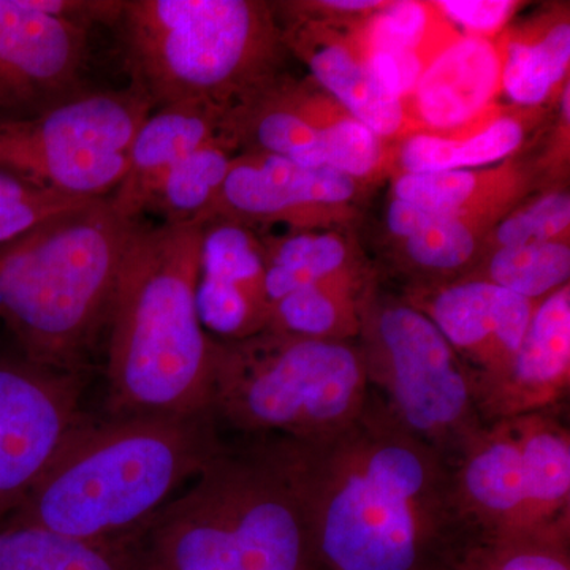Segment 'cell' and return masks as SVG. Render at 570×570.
<instances>
[{"label": "cell", "mask_w": 570, "mask_h": 570, "mask_svg": "<svg viewBox=\"0 0 570 570\" xmlns=\"http://www.w3.org/2000/svg\"><path fill=\"white\" fill-rule=\"evenodd\" d=\"M254 444L294 491L318 570H442L460 535L450 466L374 390L337 433Z\"/></svg>", "instance_id": "obj_1"}, {"label": "cell", "mask_w": 570, "mask_h": 570, "mask_svg": "<svg viewBox=\"0 0 570 570\" xmlns=\"http://www.w3.org/2000/svg\"><path fill=\"white\" fill-rule=\"evenodd\" d=\"M225 448L213 414L86 415L0 527L134 542L186 480Z\"/></svg>", "instance_id": "obj_2"}, {"label": "cell", "mask_w": 570, "mask_h": 570, "mask_svg": "<svg viewBox=\"0 0 570 570\" xmlns=\"http://www.w3.org/2000/svg\"><path fill=\"white\" fill-rule=\"evenodd\" d=\"M204 225H138L108 318V417L212 414L214 347L197 313Z\"/></svg>", "instance_id": "obj_3"}, {"label": "cell", "mask_w": 570, "mask_h": 570, "mask_svg": "<svg viewBox=\"0 0 570 570\" xmlns=\"http://www.w3.org/2000/svg\"><path fill=\"white\" fill-rule=\"evenodd\" d=\"M140 224L119 216L110 197L94 198L0 245V326L17 351L86 373Z\"/></svg>", "instance_id": "obj_4"}, {"label": "cell", "mask_w": 570, "mask_h": 570, "mask_svg": "<svg viewBox=\"0 0 570 570\" xmlns=\"http://www.w3.org/2000/svg\"><path fill=\"white\" fill-rule=\"evenodd\" d=\"M134 551L137 570H318L294 491L255 444L225 445Z\"/></svg>", "instance_id": "obj_5"}, {"label": "cell", "mask_w": 570, "mask_h": 570, "mask_svg": "<svg viewBox=\"0 0 570 570\" xmlns=\"http://www.w3.org/2000/svg\"><path fill=\"white\" fill-rule=\"evenodd\" d=\"M127 69L153 111L184 100L224 108L279 80L283 28L255 0H124Z\"/></svg>", "instance_id": "obj_6"}, {"label": "cell", "mask_w": 570, "mask_h": 570, "mask_svg": "<svg viewBox=\"0 0 570 570\" xmlns=\"http://www.w3.org/2000/svg\"><path fill=\"white\" fill-rule=\"evenodd\" d=\"M371 387L354 341L265 332L214 347L212 414L242 433L314 439L351 425Z\"/></svg>", "instance_id": "obj_7"}, {"label": "cell", "mask_w": 570, "mask_h": 570, "mask_svg": "<svg viewBox=\"0 0 570 570\" xmlns=\"http://www.w3.org/2000/svg\"><path fill=\"white\" fill-rule=\"evenodd\" d=\"M358 340L371 390L452 466L485 426L459 354L419 307L377 295L373 285L363 298Z\"/></svg>", "instance_id": "obj_8"}, {"label": "cell", "mask_w": 570, "mask_h": 570, "mask_svg": "<svg viewBox=\"0 0 570 570\" xmlns=\"http://www.w3.org/2000/svg\"><path fill=\"white\" fill-rule=\"evenodd\" d=\"M151 112V102L130 86L80 94L39 115L0 122V170L69 197H110Z\"/></svg>", "instance_id": "obj_9"}, {"label": "cell", "mask_w": 570, "mask_h": 570, "mask_svg": "<svg viewBox=\"0 0 570 570\" xmlns=\"http://www.w3.org/2000/svg\"><path fill=\"white\" fill-rule=\"evenodd\" d=\"M85 376L0 352V520L20 508L86 417Z\"/></svg>", "instance_id": "obj_10"}, {"label": "cell", "mask_w": 570, "mask_h": 570, "mask_svg": "<svg viewBox=\"0 0 570 570\" xmlns=\"http://www.w3.org/2000/svg\"><path fill=\"white\" fill-rule=\"evenodd\" d=\"M89 31L43 13L32 0H0V122L80 96Z\"/></svg>", "instance_id": "obj_11"}, {"label": "cell", "mask_w": 570, "mask_h": 570, "mask_svg": "<svg viewBox=\"0 0 570 570\" xmlns=\"http://www.w3.org/2000/svg\"><path fill=\"white\" fill-rule=\"evenodd\" d=\"M358 181L328 168H309L272 156H235L219 197L205 224L227 219L253 228L258 224L316 223L321 214L344 209L356 195Z\"/></svg>", "instance_id": "obj_12"}, {"label": "cell", "mask_w": 570, "mask_h": 570, "mask_svg": "<svg viewBox=\"0 0 570 570\" xmlns=\"http://www.w3.org/2000/svg\"><path fill=\"white\" fill-rule=\"evenodd\" d=\"M406 299L449 341L472 381L497 376L521 346L538 303L487 281L412 288Z\"/></svg>", "instance_id": "obj_13"}, {"label": "cell", "mask_w": 570, "mask_h": 570, "mask_svg": "<svg viewBox=\"0 0 570 570\" xmlns=\"http://www.w3.org/2000/svg\"><path fill=\"white\" fill-rule=\"evenodd\" d=\"M570 385V285L535 306L521 346L508 366L472 381L485 425L560 409Z\"/></svg>", "instance_id": "obj_14"}, {"label": "cell", "mask_w": 570, "mask_h": 570, "mask_svg": "<svg viewBox=\"0 0 570 570\" xmlns=\"http://www.w3.org/2000/svg\"><path fill=\"white\" fill-rule=\"evenodd\" d=\"M197 313L214 340L239 341L265 332L269 321L264 243L253 228L227 219L204 224Z\"/></svg>", "instance_id": "obj_15"}, {"label": "cell", "mask_w": 570, "mask_h": 570, "mask_svg": "<svg viewBox=\"0 0 570 570\" xmlns=\"http://www.w3.org/2000/svg\"><path fill=\"white\" fill-rule=\"evenodd\" d=\"M450 478L460 535L530 534L523 460L513 420L483 426L453 461Z\"/></svg>", "instance_id": "obj_16"}, {"label": "cell", "mask_w": 570, "mask_h": 570, "mask_svg": "<svg viewBox=\"0 0 570 570\" xmlns=\"http://www.w3.org/2000/svg\"><path fill=\"white\" fill-rule=\"evenodd\" d=\"M232 110L205 100H184L154 110L135 135L126 175L110 197L115 212L124 219L140 220L176 165L214 138L232 135Z\"/></svg>", "instance_id": "obj_17"}, {"label": "cell", "mask_w": 570, "mask_h": 570, "mask_svg": "<svg viewBox=\"0 0 570 570\" xmlns=\"http://www.w3.org/2000/svg\"><path fill=\"white\" fill-rule=\"evenodd\" d=\"M502 47L456 33L434 52L409 97V118L439 132L471 126L501 91ZM412 121V119H411Z\"/></svg>", "instance_id": "obj_18"}, {"label": "cell", "mask_w": 570, "mask_h": 570, "mask_svg": "<svg viewBox=\"0 0 570 570\" xmlns=\"http://www.w3.org/2000/svg\"><path fill=\"white\" fill-rule=\"evenodd\" d=\"M285 47L305 59L311 73L341 108L379 138L407 130L411 118L400 99L385 91L360 58L354 45L321 37L313 24L283 29Z\"/></svg>", "instance_id": "obj_19"}, {"label": "cell", "mask_w": 570, "mask_h": 570, "mask_svg": "<svg viewBox=\"0 0 570 570\" xmlns=\"http://www.w3.org/2000/svg\"><path fill=\"white\" fill-rule=\"evenodd\" d=\"M390 234L404 242L407 265L420 273L412 288H431L463 279L493 224L469 217L439 216L393 198L387 209Z\"/></svg>", "instance_id": "obj_20"}, {"label": "cell", "mask_w": 570, "mask_h": 570, "mask_svg": "<svg viewBox=\"0 0 570 570\" xmlns=\"http://www.w3.org/2000/svg\"><path fill=\"white\" fill-rule=\"evenodd\" d=\"M531 532L570 531V431L558 409L512 419Z\"/></svg>", "instance_id": "obj_21"}, {"label": "cell", "mask_w": 570, "mask_h": 570, "mask_svg": "<svg viewBox=\"0 0 570 570\" xmlns=\"http://www.w3.org/2000/svg\"><path fill=\"white\" fill-rule=\"evenodd\" d=\"M524 184L519 168L509 163L489 170L400 174L393 184V198L439 216L469 217L494 225L515 204Z\"/></svg>", "instance_id": "obj_22"}, {"label": "cell", "mask_w": 570, "mask_h": 570, "mask_svg": "<svg viewBox=\"0 0 570 570\" xmlns=\"http://www.w3.org/2000/svg\"><path fill=\"white\" fill-rule=\"evenodd\" d=\"M527 119L502 115L472 134H412L397 154L401 174L475 170L508 159L527 138Z\"/></svg>", "instance_id": "obj_23"}, {"label": "cell", "mask_w": 570, "mask_h": 570, "mask_svg": "<svg viewBox=\"0 0 570 570\" xmlns=\"http://www.w3.org/2000/svg\"><path fill=\"white\" fill-rule=\"evenodd\" d=\"M0 570H137L134 542H96L41 528L0 527Z\"/></svg>", "instance_id": "obj_24"}, {"label": "cell", "mask_w": 570, "mask_h": 570, "mask_svg": "<svg viewBox=\"0 0 570 570\" xmlns=\"http://www.w3.org/2000/svg\"><path fill=\"white\" fill-rule=\"evenodd\" d=\"M370 287L367 279L306 285L273 303L266 330L311 340L354 341Z\"/></svg>", "instance_id": "obj_25"}, {"label": "cell", "mask_w": 570, "mask_h": 570, "mask_svg": "<svg viewBox=\"0 0 570 570\" xmlns=\"http://www.w3.org/2000/svg\"><path fill=\"white\" fill-rule=\"evenodd\" d=\"M265 283L269 303L328 281L366 279L347 243L336 234H296L265 238Z\"/></svg>", "instance_id": "obj_26"}, {"label": "cell", "mask_w": 570, "mask_h": 570, "mask_svg": "<svg viewBox=\"0 0 570 570\" xmlns=\"http://www.w3.org/2000/svg\"><path fill=\"white\" fill-rule=\"evenodd\" d=\"M236 146L225 134L187 156L165 176L146 212L159 214L168 225H204L230 171Z\"/></svg>", "instance_id": "obj_27"}, {"label": "cell", "mask_w": 570, "mask_h": 570, "mask_svg": "<svg viewBox=\"0 0 570 570\" xmlns=\"http://www.w3.org/2000/svg\"><path fill=\"white\" fill-rule=\"evenodd\" d=\"M501 89L513 102L538 107L564 81L570 62V24L558 21L538 36L505 40Z\"/></svg>", "instance_id": "obj_28"}, {"label": "cell", "mask_w": 570, "mask_h": 570, "mask_svg": "<svg viewBox=\"0 0 570 570\" xmlns=\"http://www.w3.org/2000/svg\"><path fill=\"white\" fill-rule=\"evenodd\" d=\"M442 570H570V531L505 538L460 535Z\"/></svg>", "instance_id": "obj_29"}, {"label": "cell", "mask_w": 570, "mask_h": 570, "mask_svg": "<svg viewBox=\"0 0 570 570\" xmlns=\"http://www.w3.org/2000/svg\"><path fill=\"white\" fill-rule=\"evenodd\" d=\"M569 242L499 247L463 279L487 281L539 303L569 284Z\"/></svg>", "instance_id": "obj_30"}, {"label": "cell", "mask_w": 570, "mask_h": 570, "mask_svg": "<svg viewBox=\"0 0 570 570\" xmlns=\"http://www.w3.org/2000/svg\"><path fill=\"white\" fill-rule=\"evenodd\" d=\"M456 33L434 3L387 2L370 14L358 51L417 52L431 59Z\"/></svg>", "instance_id": "obj_31"}, {"label": "cell", "mask_w": 570, "mask_h": 570, "mask_svg": "<svg viewBox=\"0 0 570 570\" xmlns=\"http://www.w3.org/2000/svg\"><path fill=\"white\" fill-rule=\"evenodd\" d=\"M382 160V138L346 111H333L318 129L316 141L302 165L328 168L360 183L376 174Z\"/></svg>", "instance_id": "obj_32"}, {"label": "cell", "mask_w": 570, "mask_h": 570, "mask_svg": "<svg viewBox=\"0 0 570 570\" xmlns=\"http://www.w3.org/2000/svg\"><path fill=\"white\" fill-rule=\"evenodd\" d=\"M570 197L566 193H550L530 205L505 214L491 227L494 247L538 245V243L569 242Z\"/></svg>", "instance_id": "obj_33"}, {"label": "cell", "mask_w": 570, "mask_h": 570, "mask_svg": "<svg viewBox=\"0 0 570 570\" xmlns=\"http://www.w3.org/2000/svg\"><path fill=\"white\" fill-rule=\"evenodd\" d=\"M86 202L89 200L41 189L0 170V245L18 238L56 214L69 212Z\"/></svg>", "instance_id": "obj_34"}, {"label": "cell", "mask_w": 570, "mask_h": 570, "mask_svg": "<svg viewBox=\"0 0 570 570\" xmlns=\"http://www.w3.org/2000/svg\"><path fill=\"white\" fill-rule=\"evenodd\" d=\"M434 6L450 24L460 26L466 36L485 39L501 31L517 10L512 0H441Z\"/></svg>", "instance_id": "obj_35"}, {"label": "cell", "mask_w": 570, "mask_h": 570, "mask_svg": "<svg viewBox=\"0 0 570 570\" xmlns=\"http://www.w3.org/2000/svg\"><path fill=\"white\" fill-rule=\"evenodd\" d=\"M387 2L381 0H325V2L313 3V9L335 11V13L373 14Z\"/></svg>", "instance_id": "obj_36"}]
</instances>
